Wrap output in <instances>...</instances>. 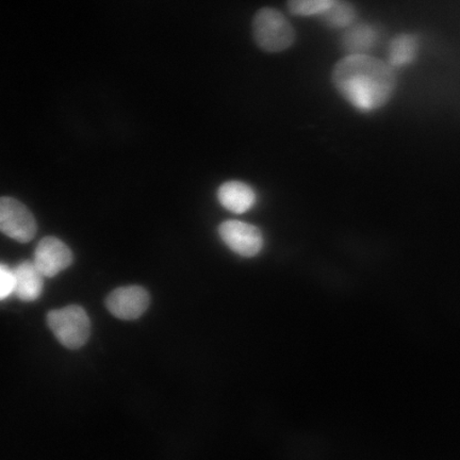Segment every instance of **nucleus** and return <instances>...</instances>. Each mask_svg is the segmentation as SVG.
I'll return each instance as SVG.
<instances>
[{
    "label": "nucleus",
    "instance_id": "f257e3e1",
    "mask_svg": "<svg viewBox=\"0 0 460 460\" xmlns=\"http://www.w3.org/2000/svg\"><path fill=\"white\" fill-rule=\"evenodd\" d=\"M332 79L343 100L364 113L381 111L396 90L394 68L370 55L344 57L333 67Z\"/></svg>",
    "mask_w": 460,
    "mask_h": 460
},
{
    "label": "nucleus",
    "instance_id": "f03ea898",
    "mask_svg": "<svg viewBox=\"0 0 460 460\" xmlns=\"http://www.w3.org/2000/svg\"><path fill=\"white\" fill-rule=\"evenodd\" d=\"M252 34L262 50L280 53L295 42L296 32L286 16L275 8H262L252 21Z\"/></svg>",
    "mask_w": 460,
    "mask_h": 460
},
{
    "label": "nucleus",
    "instance_id": "7ed1b4c3",
    "mask_svg": "<svg viewBox=\"0 0 460 460\" xmlns=\"http://www.w3.org/2000/svg\"><path fill=\"white\" fill-rule=\"evenodd\" d=\"M48 323L63 347L77 349L88 341L91 322L84 309L76 305L53 310L48 315Z\"/></svg>",
    "mask_w": 460,
    "mask_h": 460
},
{
    "label": "nucleus",
    "instance_id": "20e7f679",
    "mask_svg": "<svg viewBox=\"0 0 460 460\" xmlns=\"http://www.w3.org/2000/svg\"><path fill=\"white\" fill-rule=\"evenodd\" d=\"M0 232L17 243H27L37 234V222L20 200L0 198Z\"/></svg>",
    "mask_w": 460,
    "mask_h": 460
},
{
    "label": "nucleus",
    "instance_id": "39448f33",
    "mask_svg": "<svg viewBox=\"0 0 460 460\" xmlns=\"http://www.w3.org/2000/svg\"><path fill=\"white\" fill-rule=\"evenodd\" d=\"M218 234L230 250L243 257H254L263 247L261 229L249 223L234 220L224 222L218 227Z\"/></svg>",
    "mask_w": 460,
    "mask_h": 460
},
{
    "label": "nucleus",
    "instance_id": "423d86ee",
    "mask_svg": "<svg viewBox=\"0 0 460 460\" xmlns=\"http://www.w3.org/2000/svg\"><path fill=\"white\" fill-rule=\"evenodd\" d=\"M151 297L140 286L118 288L108 296L106 306L115 318L132 321L146 312Z\"/></svg>",
    "mask_w": 460,
    "mask_h": 460
},
{
    "label": "nucleus",
    "instance_id": "0eeeda50",
    "mask_svg": "<svg viewBox=\"0 0 460 460\" xmlns=\"http://www.w3.org/2000/svg\"><path fill=\"white\" fill-rule=\"evenodd\" d=\"M32 262L44 278H55L71 266L73 252L60 239L46 237L40 241Z\"/></svg>",
    "mask_w": 460,
    "mask_h": 460
},
{
    "label": "nucleus",
    "instance_id": "6e6552de",
    "mask_svg": "<svg viewBox=\"0 0 460 460\" xmlns=\"http://www.w3.org/2000/svg\"><path fill=\"white\" fill-rule=\"evenodd\" d=\"M14 295L24 302L38 300L42 295L44 276L32 261H22L13 269Z\"/></svg>",
    "mask_w": 460,
    "mask_h": 460
},
{
    "label": "nucleus",
    "instance_id": "1a4fd4ad",
    "mask_svg": "<svg viewBox=\"0 0 460 460\" xmlns=\"http://www.w3.org/2000/svg\"><path fill=\"white\" fill-rule=\"evenodd\" d=\"M217 199L224 208L234 214H244L256 201L254 190L244 182L227 181L218 189Z\"/></svg>",
    "mask_w": 460,
    "mask_h": 460
},
{
    "label": "nucleus",
    "instance_id": "9d476101",
    "mask_svg": "<svg viewBox=\"0 0 460 460\" xmlns=\"http://www.w3.org/2000/svg\"><path fill=\"white\" fill-rule=\"evenodd\" d=\"M379 32L370 24L353 25L345 31L341 45L349 55H367L377 45Z\"/></svg>",
    "mask_w": 460,
    "mask_h": 460
},
{
    "label": "nucleus",
    "instance_id": "9b49d317",
    "mask_svg": "<svg viewBox=\"0 0 460 460\" xmlns=\"http://www.w3.org/2000/svg\"><path fill=\"white\" fill-rule=\"evenodd\" d=\"M419 41L411 33H402L396 36L389 44L388 65L394 68L411 66L418 57Z\"/></svg>",
    "mask_w": 460,
    "mask_h": 460
},
{
    "label": "nucleus",
    "instance_id": "f8f14e48",
    "mask_svg": "<svg viewBox=\"0 0 460 460\" xmlns=\"http://www.w3.org/2000/svg\"><path fill=\"white\" fill-rule=\"evenodd\" d=\"M319 17L326 26L348 29L353 26L356 19H358V11L352 4L332 0L330 7Z\"/></svg>",
    "mask_w": 460,
    "mask_h": 460
},
{
    "label": "nucleus",
    "instance_id": "ddd939ff",
    "mask_svg": "<svg viewBox=\"0 0 460 460\" xmlns=\"http://www.w3.org/2000/svg\"><path fill=\"white\" fill-rule=\"evenodd\" d=\"M332 0H292L288 3L290 13L300 16L320 15L330 7Z\"/></svg>",
    "mask_w": 460,
    "mask_h": 460
},
{
    "label": "nucleus",
    "instance_id": "4468645a",
    "mask_svg": "<svg viewBox=\"0 0 460 460\" xmlns=\"http://www.w3.org/2000/svg\"><path fill=\"white\" fill-rule=\"evenodd\" d=\"M14 293L13 269L0 263V301Z\"/></svg>",
    "mask_w": 460,
    "mask_h": 460
}]
</instances>
